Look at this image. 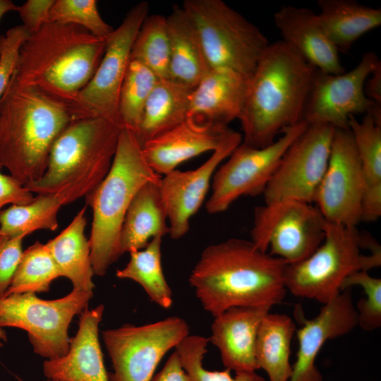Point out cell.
Returning <instances> with one entry per match:
<instances>
[{
  "label": "cell",
  "mask_w": 381,
  "mask_h": 381,
  "mask_svg": "<svg viewBox=\"0 0 381 381\" xmlns=\"http://www.w3.org/2000/svg\"><path fill=\"white\" fill-rule=\"evenodd\" d=\"M286 265L251 241L232 238L206 247L188 280L203 308L215 317L230 308L280 303Z\"/></svg>",
  "instance_id": "6da1fadb"
},
{
  "label": "cell",
  "mask_w": 381,
  "mask_h": 381,
  "mask_svg": "<svg viewBox=\"0 0 381 381\" xmlns=\"http://www.w3.org/2000/svg\"><path fill=\"white\" fill-rule=\"evenodd\" d=\"M316 71L283 41L269 44L250 78L238 119L242 143L265 147L302 121Z\"/></svg>",
  "instance_id": "7a4b0ae2"
},
{
  "label": "cell",
  "mask_w": 381,
  "mask_h": 381,
  "mask_svg": "<svg viewBox=\"0 0 381 381\" xmlns=\"http://www.w3.org/2000/svg\"><path fill=\"white\" fill-rule=\"evenodd\" d=\"M76 119L71 106L13 75L0 99V167L24 186L39 180L54 143Z\"/></svg>",
  "instance_id": "3957f363"
},
{
  "label": "cell",
  "mask_w": 381,
  "mask_h": 381,
  "mask_svg": "<svg viewBox=\"0 0 381 381\" xmlns=\"http://www.w3.org/2000/svg\"><path fill=\"white\" fill-rule=\"evenodd\" d=\"M105 47L106 39L83 28L47 23L23 43L13 75L71 106L82 118L77 97L97 71Z\"/></svg>",
  "instance_id": "277c9868"
},
{
  "label": "cell",
  "mask_w": 381,
  "mask_h": 381,
  "mask_svg": "<svg viewBox=\"0 0 381 381\" xmlns=\"http://www.w3.org/2000/svg\"><path fill=\"white\" fill-rule=\"evenodd\" d=\"M121 128L97 116L73 120L54 143L43 176L25 187L62 205L86 198L109 171Z\"/></svg>",
  "instance_id": "5b68a950"
},
{
  "label": "cell",
  "mask_w": 381,
  "mask_h": 381,
  "mask_svg": "<svg viewBox=\"0 0 381 381\" xmlns=\"http://www.w3.org/2000/svg\"><path fill=\"white\" fill-rule=\"evenodd\" d=\"M161 178L146 162L134 133L122 128L109 171L96 190L85 198L92 209L89 241L95 274L104 276L121 255V230L135 193L148 181Z\"/></svg>",
  "instance_id": "8992f818"
},
{
  "label": "cell",
  "mask_w": 381,
  "mask_h": 381,
  "mask_svg": "<svg viewBox=\"0 0 381 381\" xmlns=\"http://www.w3.org/2000/svg\"><path fill=\"white\" fill-rule=\"evenodd\" d=\"M363 234L357 226L327 222L320 246L306 259L286 265L284 283L293 295L325 304L341 291L351 274L381 265V249L361 253Z\"/></svg>",
  "instance_id": "52a82bcc"
},
{
  "label": "cell",
  "mask_w": 381,
  "mask_h": 381,
  "mask_svg": "<svg viewBox=\"0 0 381 381\" xmlns=\"http://www.w3.org/2000/svg\"><path fill=\"white\" fill-rule=\"evenodd\" d=\"M181 7L197 29L210 68L250 77L270 44L261 30L222 0H186Z\"/></svg>",
  "instance_id": "ba28073f"
},
{
  "label": "cell",
  "mask_w": 381,
  "mask_h": 381,
  "mask_svg": "<svg viewBox=\"0 0 381 381\" xmlns=\"http://www.w3.org/2000/svg\"><path fill=\"white\" fill-rule=\"evenodd\" d=\"M92 296L93 291L73 289L55 300L41 299L34 293L10 294L0 299V327L25 330L37 354L57 358L69 349L73 318L87 308Z\"/></svg>",
  "instance_id": "9c48e42d"
},
{
  "label": "cell",
  "mask_w": 381,
  "mask_h": 381,
  "mask_svg": "<svg viewBox=\"0 0 381 381\" xmlns=\"http://www.w3.org/2000/svg\"><path fill=\"white\" fill-rule=\"evenodd\" d=\"M327 224L311 203L284 200L264 204L254 210L250 241L262 252L294 264L320 246Z\"/></svg>",
  "instance_id": "30bf717a"
},
{
  "label": "cell",
  "mask_w": 381,
  "mask_h": 381,
  "mask_svg": "<svg viewBox=\"0 0 381 381\" xmlns=\"http://www.w3.org/2000/svg\"><path fill=\"white\" fill-rule=\"evenodd\" d=\"M307 126L302 120L263 147L243 143L237 146L213 174L212 193L205 204L207 212L221 213L242 196L262 194L283 155Z\"/></svg>",
  "instance_id": "8fae6325"
},
{
  "label": "cell",
  "mask_w": 381,
  "mask_h": 381,
  "mask_svg": "<svg viewBox=\"0 0 381 381\" xmlns=\"http://www.w3.org/2000/svg\"><path fill=\"white\" fill-rule=\"evenodd\" d=\"M188 335L186 321L178 316L103 331L114 368L109 381H150L164 356Z\"/></svg>",
  "instance_id": "7c38bea8"
},
{
  "label": "cell",
  "mask_w": 381,
  "mask_h": 381,
  "mask_svg": "<svg viewBox=\"0 0 381 381\" xmlns=\"http://www.w3.org/2000/svg\"><path fill=\"white\" fill-rule=\"evenodd\" d=\"M380 63L377 55L369 52L348 72L329 74L317 70L303 120L308 124L326 123L335 128H349L351 116L368 114L381 124V105L368 99L364 92L367 78Z\"/></svg>",
  "instance_id": "4fadbf2b"
},
{
  "label": "cell",
  "mask_w": 381,
  "mask_h": 381,
  "mask_svg": "<svg viewBox=\"0 0 381 381\" xmlns=\"http://www.w3.org/2000/svg\"><path fill=\"white\" fill-rule=\"evenodd\" d=\"M334 131L329 124H308L283 155L262 193L265 204L313 203L328 164Z\"/></svg>",
  "instance_id": "5bb4252c"
},
{
  "label": "cell",
  "mask_w": 381,
  "mask_h": 381,
  "mask_svg": "<svg viewBox=\"0 0 381 381\" xmlns=\"http://www.w3.org/2000/svg\"><path fill=\"white\" fill-rule=\"evenodd\" d=\"M149 5L141 1L126 13L121 25L106 38L103 57L94 75L78 93L76 104L82 117L97 116L121 128L119 92L137 33L148 16Z\"/></svg>",
  "instance_id": "9a60e30c"
},
{
  "label": "cell",
  "mask_w": 381,
  "mask_h": 381,
  "mask_svg": "<svg viewBox=\"0 0 381 381\" xmlns=\"http://www.w3.org/2000/svg\"><path fill=\"white\" fill-rule=\"evenodd\" d=\"M363 177L349 128H335L328 164L313 203L332 224L357 226L362 222Z\"/></svg>",
  "instance_id": "2e32d148"
},
{
  "label": "cell",
  "mask_w": 381,
  "mask_h": 381,
  "mask_svg": "<svg viewBox=\"0 0 381 381\" xmlns=\"http://www.w3.org/2000/svg\"><path fill=\"white\" fill-rule=\"evenodd\" d=\"M242 140V136L237 138L214 150L195 169H175L162 177L161 190L171 238L179 239L188 231L190 219L203 203L214 171Z\"/></svg>",
  "instance_id": "e0dca14e"
},
{
  "label": "cell",
  "mask_w": 381,
  "mask_h": 381,
  "mask_svg": "<svg viewBox=\"0 0 381 381\" xmlns=\"http://www.w3.org/2000/svg\"><path fill=\"white\" fill-rule=\"evenodd\" d=\"M242 134L229 126L200 124L186 119L147 141L141 147L151 169L165 175L181 163L208 151H214Z\"/></svg>",
  "instance_id": "ac0fdd59"
},
{
  "label": "cell",
  "mask_w": 381,
  "mask_h": 381,
  "mask_svg": "<svg viewBox=\"0 0 381 381\" xmlns=\"http://www.w3.org/2000/svg\"><path fill=\"white\" fill-rule=\"evenodd\" d=\"M358 326V313L349 289L323 304L319 314L296 331L298 348L289 381H323L316 358L329 340L350 333Z\"/></svg>",
  "instance_id": "d6986e66"
},
{
  "label": "cell",
  "mask_w": 381,
  "mask_h": 381,
  "mask_svg": "<svg viewBox=\"0 0 381 381\" xmlns=\"http://www.w3.org/2000/svg\"><path fill=\"white\" fill-rule=\"evenodd\" d=\"M250 78L229 68H210L192 92L187 119L221 126L238 119Z\"/></svg>",
  "instance_id": "ffe728a7"
},
{
  "label": "cell",
  "mask_w": 381,
  "mask_h": 381,
  "mask_svg": "<svg viewBox=\"0 0 381 381\" xmlns=\"http://www.w3.org/2000/svg\"><path fill=\"white\" fill-rule=\"evenodd\" d=\"M104 305L85 309L81 314L76 334L70 339L69 349L63 356L43 363L44 376L54 381H109L99 340V326Z\"/></svg>",
  "instance_id": "44dd1931"
},
{
  "label": "cell",
  "mask_w": 381,
  "mask_h": 381,
  "mask_svg": "<svg viewBox=\"0 0 381 381\" xmlns=\"http://www.w3.org/2000/svg\"><path fill=\"white\" fill-rule=\"evenodd\" d=\"M270 307H234L214 317L209 341L219 351L226 368L239 372L258 370L255 341L258 328Z\"/></svg>",
  "instance_id": "7402d4cb"
},
{
  "label": "cell",
  "mask_w": 381,
  "mask_h": 381,
  "mask_svg": "<svg viewBox=\"0 0 381 381\" xmlns=\"http://www.w3.org/2000/svg\"><path fill=\"white\" fill-rule=\"evenodd\" d=\"M274 23L286 43L317 70L329 74L344 73L339 52L320 25L317 13L308 8L283 6L274 14Z\"/></svg>",
  "instance_id": "603a6c76"
},
{
  "label": "cell",
  "mask_w": 381,
  "mask_h": 381,
  "mask_svg": "<svg viewBox=\"0 0 381 381\" xmlns=\"http://www.w3.org/2000/svg\"><path fill=\"white\" fill-rule=\"evenodd\" d=\"M161 179L144 184L134 195L120 234L121 255L144 248L150 241L169 233Z\"/></svg>",
  "instance_id": "cb8c5ba5"
},
{
  "label": "cell",
  "mask_w": 381,
  "mask_h": 381,
  "mask_svg": "<svg viewBox=\"0 0 381 381\" xmlns=\"http://www.w3.org/2000/svg\"><path fill=\"white\" fill-rule=\"evenodd\" d=\"M166 20L170 42L169 78L195 87L210 69L197 29L177 5Z\"/></svg>",
  "instance_id": "d4e9b609"
},
{
  "label": "cell",
  "mask_w": 381,
  "mask_h": 381,
  "mask_svg": "<svg viewBox=\"0 0 381 381\" xmlns=\"http://www.w3.org/2000/svg\"><path fill=\"white\" fill-rule=\"evenodd\" d=\"M361 162L364 187L362 222H375L381 215V124L369 114L348 122Z\"/></svg>",
  "instance_id": "484cf974"
},
{
  "label": "cell",
  "mask_w": 381,
  "mask_h": 381,
  "mask_svg": "<svg viewBox=\"0 0 381 381\" xmlns=\"http://www.w3.org/2000/svg\"><path fill=\"white\" fill-rule=\"evenodd\" d=\"M86 206L81 209L71 223L46 244L61 277L68 278L73 289L93 291L95 274L90 258V244L85 235Z\"/></svg>",
  "instance_id": "4316f807"
},
{
  "label": "cell",
  "mask_w": 381,
  "mask_h": 381,
  "mask_svg": "<svg viewBox=\"0 0 381 381\" xmlns=\"http://www.w3.org/2000/svg\"><path fill=\"white\" fill-rule=\"evenodd\" d=\"M318 22L339 52L381 25V9L354 0H318Z\"/></svg>",
  "instance_id": "83f0119b"
},
{
  "label": "cell",
  "mask_w": 381,
  "mask_h": 381,
  "mask_svg": "<svg viewBox=\"0 0 381 381\" xmlns=\"http://www.w3.org/2000/svg\"><path fill=\"white\" fill-rule=\"evenodd\" d=\"M194 88L169 78L158 80L146 102L141 121L134 133L141 147L187 119Z\"/></svg>",
  "instance_id": "f1b7e54d"
},
{
  "label": "cell",
  "mask_w": 381,
  "mask_h": 381,
  "mask_svg": "<svg viewBox=\"0 0 381 381\" xmlns=\"http://www.w3.org/2000/svg\"><path fill=\"white\" fill-rule=\"evenodd\" d=\"M296 332V325L287 315L268 312L262 319L255 341V358L258 369L267 373L270 381L289 380L291 343Z\"/></svg>",
  "instance_id": "f546056e"
},
{
  "label": "cell",
  "mask_w": 381,
  "mask_h": 381,
  "mask_svg": "<svg viewBox=\"0 0 381 381\" xmlns=\"http://www.w3.org/2000/svg\"><path fill=\"white\" fill-rule=\"evenodd\" d=\"M162 237L156 236L144 248L130 252L129 262L116 275L137 282L153 302L167 309L171 306L173 299L162 266Z\"/></svg>",
  "instance_id": "4dcf8cb0"
},
{
  "label": "cell",
  "mask_w": 381,
  "mask_h": 381,
  "mask_svg": "<svg viewBox=\"0 0 381 381\" xmlns=\"http://www.w3.org/2000/svg\"><path fill=\"white\" fill-rule=\"evenodd\" d=\"M27 205H12L0 211V235L23 237L37 230L55 231L62 205L54 196L37 194Z\"/></svg>",
  "instance_id": "1f68e13d"
},
{
  "label": "cell",
  "mask_w": 381,
  "mask_h": 381,
  "mask_svg": "<svg viewBox=\"0 0 381 381\" xmlns=\"http://www.w3.org/2000/svg\"><path fill=\"white\" fill-rule=\"evenodd\" d=\"M130 59L141 62L159 79L169 78L170 42L165 16L152 14L145 18L133 44Z\"/></svg>",
  "instance_id": "d6a6232c"
},
{
  "label": "cell",
  "mask_w": 381,
  "mask_h": 381,
  "mask_svg": "<svg viewBox=\"0 0 381 381\" xmlns=\"http://www.w3.org/2000/svg\"><path fill=\"white\" fill-rule=\"evenodd\" d=\"M59 277L58 267L46 244L36 241L23 252L4 296L13 294L48 291L51 283Z\"/></svg>",
  "instance_id": "836d02e7"
},
{
  "label": "cell",
  "mask_w": 381,
  "mask_h": 381,
  "mask_svg": "<svg viewBox=\"0 0 381 381\" xmlns=\"http://www.w3.org/2000/svg\"><path fill=\"white\" fill-rule=\"evenodd\" d=\"M159 78L141 62L130 59L119 98L123 128L133 133L142 119L146 102Z\"/></svg>",
  "instance_id": "e575fe53"
},
{
  "label": "cell",
  "mask_w": 381,
  "mask_h": 381,
  "mask_svg": "<svg viewBox=\"0 0 381 381\" xmlns=\"http://www.w3.org/2000/svg\"><path fill=\"white\" fill-rule=\"evenodd\" d=\"M209 339L200 335H188L175 347L181 365L190 381H265L255 371L236 373L226 368L222 371L206 370L202 364Z\"/></svg>",
  "instance_id": "d590c367"
},
{
  "label": "cell",
  "mask_w": 381,
  "mask_h": 381,
  "mask_svg": "<svg viewBox=\"0 0 381 381\" xmlns=\"http://www.w3.org/2000/svg\"><path fill=\"white\" fill-rule=\"evenodd\" d=\"M48 23L78 25L102 39L114 30L101 17L95 0H55Z\"/></svg>",
  "instance_id": "8d00e7d4"
},
{
  "label": "cell",
  "mask_w": 381,
  "mask_h": 381,
  "mask_svg": "<svg viewBox=\"0 0 381 381\" xmlns=\"http://www.w3.org/2000/svg\"><path fill=\"white\" fill-rule=\"evenodd\" d=\"M354 285L363 287L365 296L356 304L358 325L363 330L371 332L381 326V279L373 277L368 271H357L344 282L341 291Z\"/></svg>",
  "instance_id": "74e56055"
},
{
  "label": "cell",
  "mask_w": 381,
  "mask_h": 381,
  "mask_svg": "<svg viewBox=\"0 0 381 381\" xmlns=\"http://www.w3.org/2000/svg\"><path fill=\"white\" fill-rule=\"evenodd\" d=\"M30 35L22 25L0 35V99L17 68L20 48Z\"/></svg>",
  "instance_id": "f35d334b"
},
{
  "label": "cell",
  "mask_w": 381,
  "mask_h": 381,
  "mask_svg": "<svg viewBox=\"0 0 381 381\" xmlns=\"http://www.w3.org/2000/svg\"><path fill=\"white\" fill-rule=\"evenodd\" d=\"M23 238L0 235V299L4 297L20 260Z\"/></svg>",
  "instance_id": "ab89813d"
},
{
  "label": "cell",
  "mask_w": 381,
  "mask_h": 381,
  "mask_svg": "<svg viewBox=\"0 0 381 381\" xmlns=\"http://www.w3.org/2000/svg\"><path fill=\"white\" fill-rule=\"evenodd\" d=\"M55 0H28L18 6L22 25L31 35L48 23L50 10Z\"/></svg>",
  "instance_id": "60d3db41"
},
{
  "label": "cell",
  "mask_w": 381,
  "mask_h": 381,
  "mask_svg": "<svg viewBox=\"0 0 381 381\" xmlns=\"http://www.w3.org/2000/svg\"><path fill=\"white\" fill-rule=\"evenodd\" d=\"M34 198L33 193L17 179L0 171V211L8 204L27 205L32 202Z\"/></svg>",
  "instance_id": "b9f144b4"
},
{
  "label": "cell",
  "mask_w": 381,
  "mask_h": 381,
  "mask_svg": "<svg viewBox=\"0 0 381 381\" xmlns=\"http://www.w3.org/2000/svg\"><path fill=\"white\" fill-rule=\"evenodd\" d=\"M150 381H190L176 351L169 357L163 368Z\"/></svg>",
  "instance_id": "7bdbcfd3"
},
{
  "label": "cell",
  "mask_w": 381,
  "mask_h": 381,
  "mask_svg": "<svg viewBox=\"0 0 381 381\" xmlns=\"http://www.w3.org/2000/svg\"><path fill=\"white\" fill-rule=\"evenodd\" d=\"M364 92L368 99L381 105V63L367 78L364 85Z\"/></svg>",
  "instance_id": "ee69618b"
},
{
  "label": "cell",
  "mask_w": 381,
  "mask_h": 381,
  "mask_svg": "<svg viewBox=\"0 0 381 381\" xmlns=\"http://www.w3.org/2000/svg\"><path fill=\"white\" fill-rule=\"evenodd\" d=\"M18 6L12 1L0 0V20L4 15L9 11H17Z\"/></svg>",
  "instance_id": "f6af8a7d"
},
{
  "label": "cell",
  "mask_w": 381,
  "mask_h": 381,
  "mask_svg": "<svg viewBox=\"0 0 381 381\" xmlns=\"http://www.w3.org/2000/svg\"><path fill=\"white\" fill-rule=\"evenodd\" d=\"M7 341V336L3 327H0V346H3L4 342Z\"/></svg>",
  "instance_id": "bcb514c9"
},
{
  "label": "cell",
  "mask_w": 381,
  "mask_h": 381,
  "mask_svg": "<svg viewBox=\"0 0 381 381\" xmlns=\"http://www.w3.org/2000/svg\"><path fill=\"white\" fill-rule=\"evenodd\" d=\"M17 379H18V381H24L23 380H22V379L20 378V377H17Z\"/></svg>",
  "instance_id": "7dc6e473"
},
{
  "label": "cell",
  "mask_w": 381,
  "mask_h": 381,
  "mask_svg": "<svg viewBox=\"0 0 381 381\" xmlns=\"http://www.w3.org/2000/svg\"><path fill=\"white\" fill-rule=\"evenodd\" d=\"M44 381H54V380H44Z\"/></svg>",
  "instance_id": "c3c4849f"
}]
</instances>
